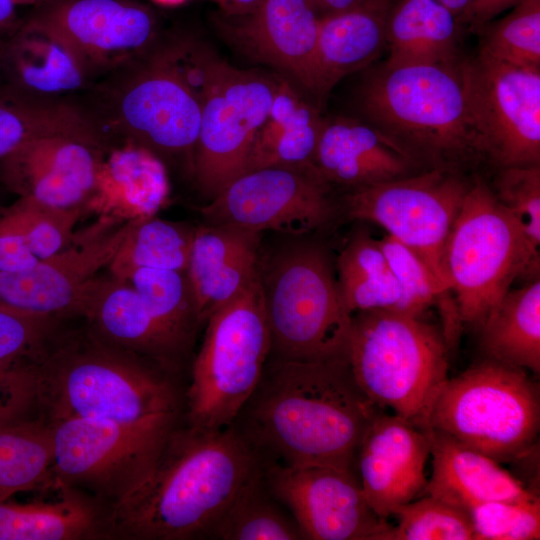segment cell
I'll list each match as a JSON object with an SVG mask.
<instances>
[{
	"label": "cell",
	"mask_w": 540,
	"mask_h": 540,
	"mask_svg": "<svg viewBox=\"0 0 540 540\" xmlns=\"http://www.w3.org/2000/svg\"><path fill=\"white\" fill-rule=\"evenodd\" d=\"M328 188L314 165L262 168L232 180L201 208V214L207 224L301 236L334 216Z\"/></svg>",
	"instance_id": "cell-15"
},
{
	"label": "cell",
	"mask_w": 540,
	"mask_h": 540,
	"mask_svg": "<svg viewBox=\"0 0 540 540\" xmlns=\"http://www.w3.org/2000/svg\"><path fill=\"white\" fill-rule=\"evenodd\" d=\"M37 408L34 364L0 367V427L27 419Z\"/></svg>",
	"instance_id": "cell-46"
},
{
	"label": "cell",
	"mask_w": 540,
	"mask_h": 540,
	"mask_svg": "<svg viewBox=\"0 0 540 540\" xmlns=\"http://www.w3.org/2000/svg\"><path fill=\"white\" fill-rule=\"evenodd\" d=\"M37 408L47 421L89 418L170 436L185 418L178 376L98 338L60 328L34 364Z\"/></svg>",
	"instance_id": "cell-2"
},
{
	"label": "cell",
	"mask_w": 540,
	"mask_h": 540,
	"mask_svg": "<svg viewBox=\"0 0 540 540\" xmlns=\"http://www.w3.org/2000/svg\"><path fill=\"white\" fill-rule=\"evenodd\" d=\"M474 540H536L540 538L539 497L496 500L473 507Z\"/></svg>",
	"instance_id": "cell-44"
},
{
	"label": "cell",
	"mask_w": 540,
	"mask_h": 540,
	"mask_svg": "<svg viewBox=\"0 0 540 540\" xmlns=\"http://www.w3.org/2000/svg\"><path fill=\"white\" fill-rule=\"evenodd\" d=\"M265 483L304 539L381 540L391 526L369 505L355 471L261 463Z\"/></svg>",
	"instance_id": "cell-16"
},
{
	"label": "cell",
	"mask_w": 540,
	"mask_h": 540,
	"mask_svg": "<svg viewBox=\"0 0 540 540\" xmlns=\"http://www.w3.org/2000/svg\"><path fill=\"white\" fill-rule=\"evenodd\" d=\"M462 25L437 0H399L386 22L387 66L448 63L459 60Z\"/></svg>",
	"instance_id": "cell-31"
},
{
	"label": "cell",
	"mask_w": 540,
	"mask_h": 540,
	"mask_svg": "<svg viewBox=\"0 0 540 540\" xmlns=\"http://www.w3.org/2000/svg\"><path fill=\"white\" fill-rule=\"evenodd\" d=\"M429 456L426 429L383 411L373 419L358 446L355 472L380 518L387 520L398 508L425 494Z\"/></svg>",
	"instance_id": "cell-19"
},
{
	"label": "cell",
	"mask_w": 540,
	"mask_h": 540,
	"mask_svg": "<svg viewBox=\"0 0 540 540\" xmlns=\"http://www.w3.org/2000/svg\"><path fill=\"white\" fill-rule=\"evenodd\" d=\"M219 7V13L229 17L242 16L253 11L261 0H211Z\"/></svg>",
	"instance_id": "cell-50"
},
{
	"label": "cell",
	"mask_w": 540,
	"mask_h": 540,
	"mask_svg": "<svg viewBox=\"0 0 540 540\" xmlns=\"http://www.w3.org/2000/svg\"><path fill=\"white\" fill-rule=\"evenodd\" d=\"M126 281L151 315L191 351L201 323L186 270L139 268Z\"/></svg>",
	"instance_id": "cell-39"
},
{
	"label": "cell",
	"mask_w": 540,
	"mask_h": 540,
	"mask_svg": "<svg viewBox=\"0 0 540 540\" xmlns=\"http://www.w3.org/2000/svg\"><path fill=\"white\" fill-rule=\"evenodd\" d=\"M539 428V386L526 370L488 358L447 379L425 427L499 463L527 456Z\"/></svg>",
	"instance_id": "cell-8"
},
{
	"label": "cell",
	"mask_w": 540,
	"mask_h": 540,
	"mask_svg": "<svg viewBox=\"0 0 540 540\" xmlns=\"http://www.w3.org/2000/svg\"><path fill=\"white\" fill-rule=\"evenodd\" d=\"M518 221L532 246L540 245V165L500 169L492 190Z\"/></svg>",
	"instance_id": "cell-45"
},
{
	"label": "cell",
	"mask_w": 540,
	"mask_h": 540,
	"mask_svg": "<svg viewBox=\"0 0 540 540\" xmlns=\"http://www.w3.org/2000/svg\"><path fill=\"white\" fill-rule=\"evenodd\" d=\"M259 277L274 358L314 360L347 352L352 315L320 247L292 243L266 260L261 256Z\"/></svg>",
	"instance_id": "cell-7"
},
{
	"label": "cell",
	"mask_w": 540,
	"mask_h": 540,
	"mask_svg": "<svg viewBox=\"0 0 540 540\" xmlns=\"http://www.w3.org/2000/svg\"><path fill=\"white\" fill-rule=\"evenodd\" d=\"M468 187L454 171L426 170L350 190L343 206L414 251L449 292L444 249Z\"/></svg>",
	"instance_id": "cell-13"
},
{
	"label": "cell",
	"mask_w": 540,
	"mask_h": 540,
	"mask_svg": "<svg viewBox=\"0 0 540 540\" xmlns=\"http://www.w3.org/2000/svg\"><path fill=\"white\" fill-rule=\"evenodd\" d=\"M517 0H477L474 4L466 24L471 30L478 31L488 24L497 14L514 6Z\"/></svg>",
	"instance_id": "cell-48"
},
{
	"label": "cell",
	"mask_w": 540,
	"mask_h": 540,
	"mask_svg": "<svg viewBox=\"0 0 540 540\" xmlns=\"http://www.w3.org/2000/svg\"><path fill=\"white\" fill-rule=\"evenodd\" d=\"M2 71V66H1V43H0V73Z\"/></svg>",
	"instance_id": "cell-54"
},
{
	"label": "cell",
	"mask_w": 540,
	"mask_h": 540,
	"mask_svg": "<svg viewBox=\"0 0 540 540\" xmlns=\"http://www.w3.org/2000/svg\"><path fill=\"white\" fill-rule=\"evenodd\" d=\"M480 330L486 358L540 372V280L509 290Z\"/></svg>",
	"instance_id": "cell-33"
},
{
	"label": "cell",
	"mask_w": 540,
	"mask_h": 540,
	"mask_svg": "<svg viewBox=\"0 0 540 540\" xmlns=\"http://www.w3.org/2000/svg\"><path fill=\"white\" fill-rule=\"evenodd\" d=\"M62 320L0 304V367L34 364Z\"/></svg>",
	"instance_id": "cell-43"
},
{
	"label": "cell",
	"mask_w": 540,
	"mask_h": 540,
	"mask_svg": "<svg viewBox=\"0 0 540 540\" xmlns=\"http://www.w3.org/2000/svg\"><path fill=\"white\" fill-rule=\"evenodd\" d=\"M185 390L186 424L231 426L256 389L271 354L260 277L213 312Z\"/></svg>",
	"instance_id": "cell-9"
},
{
	"label": "cell",
	"mask_w": 540,
	"mask_h": 540,
	"mask_svg": "<svg viewBox=\"0 0 540 540\" xmlns=\"http://www.w3.org/2000/svg\"><path fill=\"white\" fill-rule=\"evenodd\" d=\"M132 221L99 218L61 252L23 270L0 272V304L62 319L74 317L84 287L107 270Z\"/></svg>",
	"instance_id": "cell-18"
},
{
	"label": "cell",
	"mask_w": 540,
	"mask_h": 540,
	"mask_svg": "<svg viewBox=\"0 0 540 540\" xmlns=\"http://www.w3.org/2000/svg\"><path fill=\"white\" fill-rule=\"evenodd\" d=\"M427 431L433 460L425 494L468 512L485 502L537 497L496 460L440 432Z\"/></svg>",
	"instance_id": "cell-27"
},
{
	"label": "cell",
	"mask_w": 540,
	"mask_h": 540,
	"mask_svg": "<svg viewBox=\"0 0 540 540\" xmlns=\"http://www.w3.org/2000/svg\"><path fill=\"white\" fill-rule=\"evenodd\" d=\"M31 252L9 208L0 212V272L23 270L35 265Z\"/></svg>",
	"instance_id": "cell-47"
},
{
	"label": "cell",
	"mask_w": 540,
	"mask_h": 540,
	"mask_svg": "<svg viewBox=\"0 0 540 540\" xmlns=\"http://www.w3.org/2000/svg\"><path fill=\"white\" fill-rule=\"evenodd\" d=\"M539 257L518 221L477 178L444 249L448 288L462 326L479 329L518 277L538 275Z\"/></svg>",
	"instance_id": "cell-6"
},
{
	"label": "cell",
	"mask_w": 540,
	"mask_h": 540,
	"mask_svg": "<svg viewBox=\"0 0 540 540\" xmlns=\"http://www.w3.org/2000/svg\"><path fill=\"white\" fill-rule=\"evenodd\" d=\"M164 161L130 141L108 143L102 150L84 213L114 222L156 215L169 196Z\"/></svg>",
	"instance_id": "cell-23"
},
{
	"label": "cell",
	"mask_w": 540,
	"mask_h": 540,
	"mask_svg": "<svg viewBox=\"0 0 540 540\" xmlns=\"http://www.w3.org/2000/svg\"><path fill=\"white\" fill-rule=\"evenodd\" d=\"M56 487L54 500L0 502V540L107 539L108 507L81 491Z\"/></svg>",
	"instance_id": "cell-29"
},
{
	"label": "cell",
	"mask_w": 540,
	"mask_h": 540,
	"mask_svg": "<svg viewBox=\"0 0 540 540\" xmlns=\"http://www.w3.org/2000/svg\"><path fill=\"white\" fill-rule=\"evenodd\" d=\"M393 0H366L319 18L308 91L322 102L344 77L373 62L386 44Z\"/></svg>",
	"instance_id": "cell-26"
},
{
	"label": "cell",
	"mask_w": 540,
	"mask_h": 540,
	"mask_svg": "<svg viewBox=\"0 0 540 540\" xmlns=\"http://www.w3.org/2000/svg\"><path fill=\"white\" fill-rule=\"evenodd\" d=\"M381 411L356 382L347 352L274 358L232 425L261 463L355 471L360 441Z\"/></svg>",
	"instance_id": "cell-1"
},
{
	"label": "cell",
	"mask_w": 540,
	"mask_h": 540,
	"mask_svg": "<svg viewBox=\"0 0 540 540\" xmlns=\"http://www.w3.org/2000/svg\"><path fill=\"white\" fill-rule=\"evenodd\" d=\"M337 286L352 315L366 310H396L400 289L378 240L367 234L351 238L337 262Z\"/></svg>",
	"instance_id": "cell-34"
},
{
	"label": "cell",
	"mask_w": 540,
	"mask_h": 540,
	"mask_svg": "<svg viewBox=\"0 0 540 540\" xmlns=\"http://www.w3.org/2000/svg\"><path fill=\"white\" fill-rule=\"evenodd\" d=\"M107 92L96 118L122 141L147 148L160 159L182 157L191 173L201 120V99L185 78L171 47L146 59ZM105 132V131H104Z\"/></svg>",
	"instance_id": "cell-10"
},
{
	"label": "cell",
	"mask_w": 540,
	"mask_h": 540,
	"mask_svg": "<svg viewBox=\"0 0 540 540\" xmlns=\"http://www.w3.org/2000/svg\"><path fill=\"white\" fill-rule=\"evenodd\" d=\"M518 1H519V0H517V2H518Z\"/></svg>",
	"instance_id": "cell-55"
},
{
	"label": "cell",
	"mask_w": 540,
	"mask_h": 540,
	"mask_svg": "<svg viewBox=\"0 0 540 540\" xmlns=\"http://www.w3.org/2000/svg\"><path fill=\"white\" fill-rule=\"evenodd\" d=\"M52 488L49 423L40 416L0 427V502L19 492Z\"/></svg>",
	"instance_id": "cell-35"
},
{
	"label": "cell",
	"mask_w": 540,
	"mask_h": 540,
	"mask_svg": "<svg viewBox=\"0 0 540 540\" xmlns=\"http://www.w3.org/2000/svg\"><path fill=\"white\" fill-rule=\"evenodd\" d=\"M319 17L356 7L366 0H308Z\"/></svg>",
	"instance_id": "cell-51"
},
{
	"label": "cell",
	"mask_w": 540,
	"mask_h": 540,
	"mask_svg": "<svg viewBox=\"0 0 540 540\" xmlns=\"http://www.w3.org/2000/svg\"><path fill=\"white\" fill-rule=\"evenodd\" d=\"M269 491L261 464L234 496L211 530L221 540H300L297 523Z\"/></svg>",
	"instance_id": "cell-36"
},
{
	"label": "cell",
	"mask_w": 540,
	"mask_h": 540,
	"mask_svg": "<svg viewBox=\"0 0 540 540\" xmlns=\"http://www.w3.org/2000/svg\"><path fill=\"white\" fill-rule=\"evenodd\" d=\"M16 5H36L41 0H14Z\"/></svg>",
	"instance_id": "cell-53"
},
{
	"label": "cell",
	"mask_w": 540,
	"mask_h": 540,
	"mask_svg": "<svg viewBox=\"0 0 540 540\" xmlns=\"http://www.w3.org/2000/svg\"><path fill=\"white\" fill-rule=\"evenodd\" d=\"M277 81L236 68L212 52L201 93L192 174L209 200L243 173L256 133L267 118Z\"/></svg>",
	"instance_id": "cell-11"
},
{
	"label": "cell",
	"mask_w": 540,
	"mask_h": 540,
	"mask_svg": "<svg viewBox=\"0 0 540 540\" xmlns=\"http://www.w3.org/2000/svg\"><path fill=\"white\" fill-rule=\"evenodd\" d=\"M480 31L481 52L512 65L540 68V0H519L512 12Z\"/></svg>",
	"instance_id": "cell-41"
},
{
	"label": "cell",
	"mask_w": 540,
	"mask_h": 540,
	"mask_svg": "<svg viewBox=\"0 0 540 540\" xmlns=\"http://www.w3.org/2000/svg\"><path fill=\"white\" fill-rule=\"evenodd\" d=\"M450 10L459 23L466 24L468 16L477 0H437Z\"/></svg>",
	"instance_id": "cell-52"
},
{
	"label": "cell",
	"mask_w": 540,
	"mask_h": 540,
	"mask_svg": "<svg viewBox=\"0 0 540 540\" xmlns=\"http://www.w3.org/2000/svg\"><path fill=\"white\" fill-rule=\"evenodd\" d=\"M460 58L454 62L382 67L358 91L371 124L426 170L456 169L481 156Z\"/></svg>",
	"instance_id": "cell-4"
},
{
	"label": "cell",
	"mask_w": 540,
	"mask_h": 540,
	"mask_svg": "<svg viewBox=\"0 0 540 540\" xmlns=\"http://www.w3.org/2000/svg\"><path fill=\"white\" fill-rule=\"evenodd\" d=\"M261 234L224 223L195 230L186 272L201 325L258 276Z\"/></svg>",
	"instance_id": "cell-25"
},
{
	"label": "cell",
	"mask_w": 540,
	"mask_h": 540,
	"mask_svg": "<svg viewBox=\"0 0 540 540\" xmlns=\"http://www.w3.org/2000/svg\"><path fill=\"white\" fill-rule=\"evenodd\" d=\"M319 15L308 0H261L248 14H215L221 36L247 57L272 66L308 91Z\"/></svg>",
	"instance_id": "cell-22"
},
{
	"label": "cell",
	"mask_w": 540,
	"mask_h": 540,
	"mask_svg": "<svg viewBox=\"0 0 540 540\" xmlns=\"http://www.w3.org/2000/svg\"><path fill=\"white\" fill-rule=\"evenodd\" d=\"M106 145L76 136L39 137L0 160L1 178L20 198L57 208H83Z\"/></svg>",
	"instance_id": "cell-21"
},
{
	"label": "cell",
	"mask_w": 540,
	"mask_h": 540,
	"mask_svg": "<svg viewBox=\"0 0 540 540\" xmlns=\"http://www.w3.org/2000/svg\"><path fill=\"white\" fill-rule=\"evenodd\" d=\"M324 118L285 81H277L267 118L250 148L243 173L314 165ZM242 173V174H243Z\"/></svg>",
	"instance_id": "cell-30"
},
{
	"label": "cell",
	"mask_w": 540,
	"mask_h": 540,
	"mask_svg": "<svg viewBox=\"0 0 540 540\" xmlns=\"http://www.w3.org/2000/svg\"><path fill=\"white\" fill-rule=\"evenodd\" d=\"M1 66L8 86L38 98L58 99L84 88L89 79L70 48L28 18L1 42Z\"/></svg>",
	"instance_id": "cell-28"
},
{
	"label": "cell",
	"mask_w": 540,
	"mask_h": 540,
	"mask_svg": "<svg viewBox=\"0 0 540 540\" xmlns=\"http://www.w3.org/2000/svg\"><path fill=\"white\" fill-rule=\"evenodd\" d=\"M448 345L441 328L394 310L352 314L347 358L354 378L379 408L425 429L447 381Z\"/></svg>",
	"instance_id": "cell-5"
},
{
	"label": "cell",
	"mask_w": 540,
	"mask_h": 540,
	"mask_svg": "<svg viewBox=\"0 0 540 540\" xmlns=\"http://www.w3.org/2000/svg\"><path fill=\"white\" fill-rule=\"evenodd\" d=\"M397 509V524L381 540H474L470 513L424 494Z\"/></svg>",
	"instance_id": "cell-40"
},
{
	"label": "cell",
	"mask_w": 540,
	"mask_h": 540,
	"mask_svg": "<svg viewBox=\"0 0 540 540\" xmlns=\"http://www.w3.org/2000/svg\"><path fill=\"white\" fill-rule=\"evenodd\" d=\"M28 19L60 38L90 78L140 57L158 34L153 9L136 0H41Z\"/></svg>",
	"instance_id": "cell-17"
},
{
	"label": "cell",
	"mask_w": 540,
	"mask_h": 540,
	"mask_svg": "<svg viewBox=\"0 0 540 540\" xmlns=\"http://www.w3.org/2000/svg\"><path fill=\"white\" fill-rule=\"evenodd\" d=\"M195 230L156 215L133 220L107 271L126 281L139 268L186 270Z\"/></svg>",
	"instance_id": "cell-37"
},
{
	"label": "cell",
	"mask_w": 540,
	"mask_h": 540,
	"mask_svg": "<svg viewBox=\"0 0 540 540\" xmlns=\"http://www.w3.org/2000/svg\"><path fill=\"white\" fill-rule=\"evenodd\" d=\"M14 0H0V43L9 37L20 25Z\"/></svg>",
	"instance_id": "cell-49"
},
{
	"label": "cell",
	"mask_w": 540,
	"mask_h": 540,
	"mask_svg": "<svg viewBox=\"0 0 540 540\" xmlns=\"http://www.w3.org/2000/svg\"><path fill=\"white\" fill-rule=\"evenodd\" d=\"M9 210L39 260L61 252L73 241L74 226L84 214L82 207L57 208L27 198H19Z\"/></svg>",
	"instance_id": "cell-42"
},
{
	"label": "cell",
	"mask_w": 540,
	"mask_h": 540,
	"mask_svg": "<svg viewBox=\"0 0 540 540\" xmlns=\"http://www.w3.org/2000/svg\"><path fill=\"white\" fill-rule=\"evenodd\" d=\"M52 135L107 140L93 115L83 108L33 97L8 85L0 87V160L33 139Z\"/></svg>",
	"instance_id": "cell-32"
},
{
	"label": "cell",
	"mask_w": 540,
	"mask_h": 540,
	"mask_svg": "<svg viewBox=\"0 0 540 540\" xmlns=\"http://www.w3.org/2000/svg\"><path fill=\"white\" fill-rule=\"evenodd\" d=\"M260 465L233 425H181L148 476L109 508L107 539L209 538L226 507Z\"/></svg>",
	"instance_id": "cell-3"
},
{
	"label": "cell",
	"mask_w": 540,
	"mask_h": 540,
	"mask_svg": "<svg viewBox=\"0 0 540 540\" xmlns=\"http://www.w3.org/2000/svg\"><path fill=\"white\" fill-rule=\"evenodd\" d=\"M74 317L98 338L179 376L190 354L149 312L135 289L108 271L91 279Z\"/></svg>",
	"instance_id": "cell-20"
},
{
	"label": "cell",
	"mask_w": 540,
	"mask_h": 540,
	"mask_svg": "<svg viewBox=\"0 0 540 540\" xmlns=\"http://www.w3.org/2000/svg\"><path fill=\"white\" fill-rule=\"evenodd\" d=\"M461 71L481 156L500 169L540 165V68L479 50Z\"/></svg>",
	"instance_id": "cell-14"
},
{
	"label": "cell",
	"mask_w": 540,
	"mask_h": 540,
	"mask_svg": "<svg viewBox=\"0 0 540 540\" xmlns=\"http://www.w3.org/2000/svg\"><path fill=\"white\" fill-rule=\"evenodd\" d=\"M313 164L324 181L350 190L419 172L416 163L366 121L324 119Z\"/></svg>",
	"instance_id": "cell-24"
},
{
	"label": "cell",
	"mask_w": 540,
	"mask_h": 540,
	"mask_svg": "<svg viewBox=\"0 0 540 540\" xmlns=\"http://www.w3.org/2000/svg\"><path fill=\"white\" fill-rule=\"evenodd\" d=\"M47 422L51 430L53 487L81 491L108 508L148 476L172 436L89 418Z\"/></svg>",
	"instance_id": "cell-12"
},
{
	"label": "cell",
	"mask_w": 540,
	"mask_h": 540,
	"mask_svg": "<svg viewBox=\"0 0 540 540\" xmlns=\"http://www.w3.org/2000/svg\"><path fill=\"white\" fill-rule=\"evenodd\" d=\"M400 289L396 310L422 316L437 304L442 317V332L449 346L455 344L463 327L453 298L427 264L410 248L390 235L378 240Z\"/></svg>",
	"instance_id": "cell-38"
}]
</instances>
